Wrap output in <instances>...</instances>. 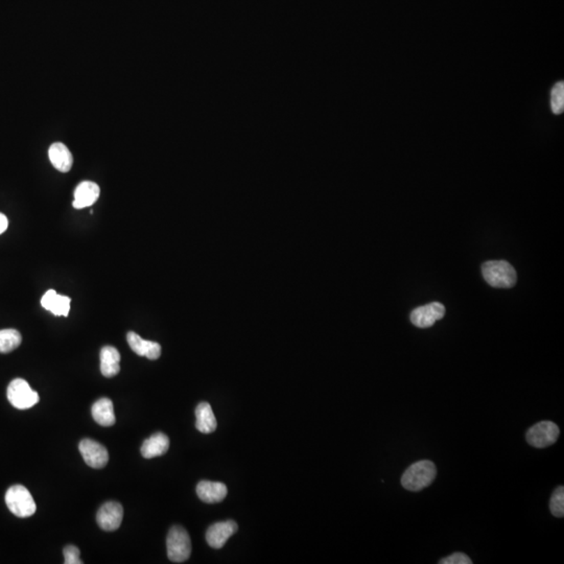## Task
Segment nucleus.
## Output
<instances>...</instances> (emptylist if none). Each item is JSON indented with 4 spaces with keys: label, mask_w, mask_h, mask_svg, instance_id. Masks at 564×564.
Returning <instances> with one entry per match:
<instances>
[{
    "label": "nucleus",
    "mask_w": 564,
    "mask_h": 564,
    "mask_svg": "<svg viewBox=\"0 0 564 564\" xmlns=\"http://www.w3.org/2000/svg\"><path fill=\"white\" fill-rule=\"evenodd\" d=\"M437 475V469L432 461L422 460L411 465L402 477V485L409 491H420L429 487Z\"/></svg>",
    "instance_id": "nucleus-1"
},
{
    "label": "nucleus",
    "mask_w": 564,
    "mask_h": 564,
    "mask_svg": "<svg viewBox=\"0 0 564 564\" xmlns=\"http://www.w3.org/2000/svg\"><path fill=\"white\" fill-rule=\"evenodd\" d=\"M484 280L488 284L496 289H510L517 282L515 268L505 261H491L482 267Z\"/></svg>",
    "instance_id": "nucleus-2"
},
{
    "label": "nucleus",
    "mask_w": 564,
    "mask_h": 564,
    "mask_svg": "<svg viewBox=\"0 0 564 564\" xmlns=\"http://www.w3.org/2000/svg\"><path fill=\"white\" fill-rule=\"evenodd\" d=\"M6 504L8 510L20 519L31 517L37 510L31 492L22 485H14L8 488L6 494Z\"/></svg>",
    "instance_id": "nucleus-3"
},
{
    "label": "nucleus",
    "mask_w": 564,
    "mask_h": 564,
    "mask_svg": "<svg viewBox=\"0 0 564 564\" xmlns=\"http://www.w3.org/2000/svg\"><path fill=\"white\" fill-rule=\"evenodd\" d=\"M167 556L172 563H182L192 554V542L188 531L180 526H174L167 538Z\"/></svg>",
    "instance_id": "nucleus-4"
},
{
    "label": "nucleus",
    "mask_w": 564,
    "mask_h": 564,
    "mask_svg": "<svg viewBox=\"0 0 564 564\" xmlns=\"http://www.w3.org/2000/svg\"><path fill=\"white\" fill-rule=\"evenodd\" d=\"M8 402L18 410H27L39 402V394L31 389L26 381L16 379L10 381L6 391Z\"/></svg>",
    "instance_id": "nucleus-5"
},
{
    "label": "nucleus",
    "mask_w": 564,
    "mask_h": 564,
    "mask_svg": "<svg viewBox=\"0 0 564 564\" xmlns=\"http://www.w3.org/2000/svg\"><path fill=\"white\" fill-rule=\"evenodd\" d=\"M561 429L556 423L552 421H542L533 425L527 432L528 443L536 448H544L552 445L558 440Z\"/></svg>",
    "instance_id": "nucleus-6"
},
{
    "label": "nucleus",
    "mask_w": 564,
    "mask_h": 564,
    "mask_svg": "<svg viewBox=\"0 0 564 564\" xmlns=\"http://www.w3.org/2000/svg\"><path fill=\"white\" fill-rule=\"evenodd\" d=\"M79 450L88 466L100 469L108 464V450L98 442L91 439L82 440L79 444Z\"/></svg>",
    "instance_id": "nucleus-7"
},
{
    "label": "nucleus",
    "mask_w": 564,
    "mask_h": 564,
    "mask_svg": "<svg viewBox=\"0 0 564 564\" xmlns=\"http://www.w3.org/2000/svg\"><path fill=\"white\" fill-rule=\"evenodd\" d=\"M445 314V307L439 302H433L427 305L415 308L411 312V321L419 328H429Z\"/></svg>",
    "instance_id": "nucleus-8"
},
{
    "label": "nucleus",
    "mask_w": 564,
    "mask_h": 564,
    "mask_svg": "<svg viewBox=\"0 0 564 564\" xmlns=\"http://www.w3.org/2000/svg\"><path fill=\"white\" fill-rule=\"evenodd\" d=\"M123 517V506L117 502H108L100 507L96 515V521L102 530L111 532L121 527Z\"/></svg>",
    "instance_id": "nucleus-9"
},
{
    "label": "nucleus",
    "mask_w": 564,
    "mask_h": 564,
    "mask_svg": "<svg viewBox=\"0 0 564 564\" xmlns=\"http://www.w3.org/2000/svg\"><path fill=\"white\" fill-rule=\"evenodd\" d=\"M238 529V524L234 521L213 524L206 532L207 544L213 549L223 548Z\"/></svg>",
    "instance_id": "nucleus-10"
},
{
    "label": "nucleus",
    "mask_w": 564,
    "mask_h": 564,
    "mask_svg": "<svg viewBox=\"0 0 564 564\" xmlns=\"http://www.w3.org/2000/svg\"><path fill=\"white\" fill-rule=\"evenodd\" d=\"M127 340L131 349L138 356H144V358L152 360L160 358V344L142 339L139 335L133 333V331H130L128 333Z\"/></svg>",
    "instance_id": "nucleus-11"
},
{
    "label": "nucleus",
    "mask_w": 564,
    "mask_h": 564,
    "mask_svg": "<svg viewBox=\"0 0 564 564\" xmlns=\"http://www.w3.org/2000/svg\"><path fill=\"white\" fill-rule=\"evenodd\" d=\"M100 194V186L98 184L91 181L82 182L75 188L73 207L75 209H83L92 206L98 200Z\"/></svg>",
    "instance_id": "nucleus-12"
},
{
    "label": "nucleus",
    "mask_w": 564,
    "mask_h": 564,
    "mask_svg": "<svg viewBox=\"0 0 564 564\" xmlns=\"http://www.w3.org/2000/svg\"><path fill=\"white\" fill-rule=\"evenodd\" d=\"M227 487L220 482L202 481L197 486V494L207 504L222 502L227 496Z\"/></svg>",
    "instance_id": "nucleus-13"
},
{
    "label": "nucleus",
    "mask_w": 564,
    "mask_h": 564,
    "mask_svg": "<svg viewBox=\"0 0 564 564\" xmlns=\"http://www.w3.org/2000/svg\"><path fill=\"white\" fill-rule=\"evenodd\" d=\"M70 301L67 296L59 295L54 289H49L42 297L41 305L56 316L67 317L70 310Z\"/></svg>",
    "instance_id": "nucleus-14"
},
{
    "label": "nucleus",
    "mask_w": 564,
    "mask_h": 564,
    "mask_svg": "<svg viewBox=\"0 0 564 564\" xmlns=\"http://www.w3.org/2000/svg\"><path fill=\"white\" fill-rule=\"evenodd\" d=\"M48 156H49L50 162L54 165V169H58L61 173H67L73 167V155L64 144H61V142L52 144L48 150Z\"/></svg>",
    "instance_id": "nucleus-15"
},
{
    "label": "nucleus",
    "mask_w": 564,
    "mask_h": 564,
    "mask_svg": "<svg viewBox=\"0 0 564 564\" xmlns=\"http://www.w3.org/2000/svg\"><path fill=\"white\" fill-rule=\"evenodd\" d=\"M100 372L105 377H113L121 371V354L113 346H105L100 350Z\"/></svg>",
    "instance_id": "nucleus-16"
},
{
    "label": "nucleus",
    "mask_w": 564,
    "mask_h": 564,
    "mask_svg": "<svg viewBox=\"0 0 564 564\" xmlns=\"http://www.w3.org/2000/svg\"><path fill=\"white\" fill-rule=\"evenodd\" d=\"M169 448V439L165 434L156 433L142 444L140 452L146 459L156 458L167 454Z\"/></svg>",
    "instance_id": "nucleus-17"
},
{
    "label": "nucleus",
    "mask_w": 564,
    "mask_h": 564,
    "mask_svg": "<svg viewBox=\"0 0 564 564\" xmlns=\"http://www.w3.org/2000/svg\"><path fill=\"white\" fill-rule=\"evenodd\" d=\"M94 421L102 427H112L115 425L114 406L109 398H102L94 402L91 409Z\"/></svg>",
    "instance_id": "nucleus-18"
},
{
    "label": "nucleus",
    "mask_w": 564,
    "mask_h": 564,
    "mask_svg": "<svg viewBox=\"0 0 564 564\" xmlns=\"http://www.w3.org/2000/svg\"><path fill=\"white\" fill-rule=\"evenodd\" d=\"M196 427L203 434H211L217 429L218 422L211 406L201 402L196 409Z\"/></svg>",
    "instance_id": "nucleus-19"
},
{
    "label": "nucleus",
    "mask_w": 564,
    "mask_h": 564,
    "mask_svg": "<svg viewBox=\"0 0 564 564\" xmlns=\"http://www.w3.org/2000/svg\"><path fill=\"white\" fill-rule=\"evenodd\" d=\"M22 337L16 329L8 328L0 330V353H8L21 345Z\"/></svg>",
    "instance_id": "nucleus-20"
},
{
    "label": "nucleus",
    "mask_w": 564,
    "mask_h": 564,
    "mask_svg": "<svg viewBox=\"0 0 564 564\" xmlns=\"http://www.w3.org/2000/svg\"><path fill=\"white\" fill-rule=\"evenodd\" d=\"M551 110L554 114H563L564 110V83L557 82L551 90Z\"/></svg>",
    "instance_id": "nucleus-21"
},
{
    "label": "nucleus",
    "mask_w": 564,
    "mask_h": 564,
    "mask_svg": "<svg viewBox=\"0 0 564 564\" xmlns=\"http://www.w3.org/2000/svg\"><path fill=\"white\" fill-rule=\"evenodd\" d=\"M550 509L551 512L554 517H563L564 515V488L563 486H559L556 490H555L554 494H553L552 498H551L550 502Z\"/></svg>",
    "instance_id": "nucleus-22"
},
{
    "label": "nucleus",
    "mask_w": 564,
    "mask_h": 564,
    "mask_svg": "<svg viewBox=\"0 0 564 564\" xmlns=\"http://www.w3.org/2000/svg\"><path fill=\"white\" fill-rule=\"evenodd\" d=\"M64 553L65 564H83L79 558V550L75 546H67L63 551Z\"/></svg>",
    "instance_id": "nucleus-23"
},
{
    "label": "nucleus",
    "mask_w": 564,
    "mask_h": 564,
    "mask_svg": "<svg viewBox=\"0 0 564 564\" xmlns=\"http://www.w3.org/2000/svg\"><path fill=\"white\" fill-rule=\"evenodd\" d=\"M440 564H471L473 561H471L467 555L463 554V553H455V554L450 555V557H446V558L442 559V561H439Z\"/></svg>",
    "instance_id": "nucleus-24"
},
{
    "label": "nucleus",
    "mask_w": 564,
    "mask_h": 564,
    "mask_svg": "<svg viewBox=\"0 0 564 564\" xmlns=\"http://www.w3.org/2000/svg\"><path fill=\"white\" fill-rule=\"evenodd\" d=\"M8 218H6L3 213H0V234H3V232L8 229Z\"/></svg>",
    "instance_id": "nucleus-25"
}]
</instances>
